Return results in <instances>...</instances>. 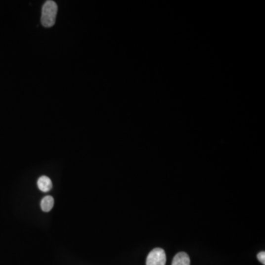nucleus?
I'll use <instances>...</instances> for the list:
<instances>
[{"label": "nucleus", "mask_w": 265, "mask_h": 265, "mask_svg": "<svg viewBox=\"0 0 265 265\" xmlns=\"http://www.w3.org/2000/svg\"><path fill=\"white\" fill-rule=\"evenodd\" d=\"M58 5L54 1H46L42 7L41 22L44 28L53 26L56 20Z\"/></svg>", "instance_id": "f257e3e1"}, {"label": "nucleus", "mask_w": 265, "mask_h": 265, "mask_svg": "<svg viewBox=\"0 0 265 265\" xmlns=\"http://www.w3.org/2000/svg\"><path fill=\"white\" fill-rule=\"evenodd\" d=\"M167 262L165 251L162 248H155L150 251L146 260V265H165Z\"/></svg>", "instance_id": "f03ea898"}, {"label": "nucleus", "mask_w": 265, "mask_h": 265, "mask_svg": "<svg viewBox=\"0 0 265 265\" xmlns=\"http://www.w3.org/2000/svg\"><path fill=\"white\" fill-rule=\"evenodd\" d=\"M38 186L42 192H47L52 189V183L50 179L46 176H41L38 180Z\"/></svg>", "instance_id": "7ed1b4c3"}, {"label": "nucleus", "mask_w": 265, "mask_h": 265, "mask_svg": "<svg viewBox=\"0 0 265 265\" xmlns=\"http://www.w3.org/2000/svg\"><path fill=\"white\" fill-rule=\"evenodd\" d=\"M172 265H190L189 255L184 252H180L175 256Z\"/></svg>", "instance_id": "20e7f679"}, {"label": "nucleus", "mask_w": 265, "mask_h": 265, "mask_svg": "<svg viewBox=\"0 0 265 265\" xmlns=\"http://www.w3.org/2000/svg\"><path fill=\"white\" fill-rule=\"evenodd\" d=\"M54 206V199L52 196L44 197L41 202V207L45 212H49Z\"/></svg>", "instance_id": "39448f33"}, {"label": "nucleus", "mask_w": 265, "mask_h": 265, "mask_svg": "<svg viewBox=\"0 0 265 265\" xmlns=\"http://www.w3.org/2000/svg\"><path fill=\"white\" fill-rule=\"evenodd\" d=\"M257 259H258V260L260 263H263V265H265V251H262V252L259 253L258 255H257Z\"/></svg>", "instance_id": "423d86ee"}]
</instances>
